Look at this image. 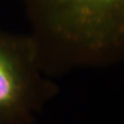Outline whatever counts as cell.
Instances as JSON below:
<instances>
[{"mask_svg":"<svg viewBox=\"0 0 124 124\" xmlns=\"http://www.w3.org/2000/svg\"><path fill=\"white\" fill-rule=\"evenodd\" d=\"M58 92L41 69L34 41L0 34V124H35Z\"/></svg>","mask_w":124,"mask_h":124,"instance_id":"2","label":"cell"},{"mask_svg":"<svg viewBox=\"0 0 124 124\" xmlns=\"http://www.w3.org/2000/svg\"><path fill=\"white\" fill-rule=\"evenodd\" d=\"M34 40L49 77L124 61V0H37Z\"/></svg>","mask_w":124,"mask_h":124,"instance_id":"1","label":"cell"}]
</instances>
